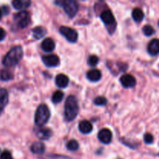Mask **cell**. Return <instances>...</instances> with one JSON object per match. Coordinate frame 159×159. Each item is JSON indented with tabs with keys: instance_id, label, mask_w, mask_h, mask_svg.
<instances>
[{
	"instance_id": "obj_25",
	"label": "cell",
	"mask_w": 159,
	"mask_h": 159,
	"mask_svg": "<svg viewBox=\"0 0 159 159\" xmlns=\"http://www.w3.org/2000/svg\"><path fill=\"white\" fill-rule=\"evenodd\" d=\"M79 143L75 140H71L67 144V148L69 151H77L79 149Z\"/></svg>"
},
{
	"instance_id": "obj_34",
	"label": "cell",
	"mask_w": 159,
	"mask_h": 159,
	"mask_svg": "<svg viewBox=\"0 0 159 159\" xmlns=\"http://www.w3.org/2000/svg\"><path fill=\"white\" fill-rule=\"evenodd\" d=\"M158 26H159V21H158Z\"/></svg>"
},
{
	"instance_id": "obj_18",
	"label": "cell",
	"mask_w": 159,
	"mask_h": 159,
	"mask_svg": "<svg viewBox=\"0 0 159 159\" xmlns=\"http://www.w3.org/2000/svg\"><path fill=\"white\" fill-rule=\"evenodd\" d=\"M12 4L16 9L21 10V9H24L29 7L31 4V2L30 0H15L12 2Z\"/></svg>"
},
{
	"instance_id": "obj_12",
	"label": "cell",
	"mask_w": 159,
	"mask_h": 159,
	"mask_svg": "<svg viewBox=\"0 0 159 159\" xmlns=\"http://www.w3.org/2000/svg\"><path fill=\"white\" fill-rule=\"evenodd\" d=\"M8 102H9V94L7 90L1 88L0 89V114L6 107Z\"/></svg>"
},
{
	"instance_id": "obj_19",
	"label": "cell",
	"mask_w": 159,
	"mask_h": 159,
	"mask_svg": "<svg viewBox=\"0 0 159 159\" xmlns=\"http://www.w3.org/2000/svg\"><path fill=\"white\" fill-rule=\"evenodd\" d=\"M31 152L34 154L41 155L45 151V145L41 142H35L32 144L30 148Z\"/></svg>"
},
{
	"instance_id": "obj_4",
	"label": "cell",
	"mask_w": 159,
	"mask_h": 159,
	"mask_svg": "<svg viewBox=\"0 0 159 159\" xmlns=\"http://www.w3.org/2000/svg\"><path fill=\"white\" fill-rule=\"evenodd\" d=\"M56 3L62 6L67 15L70 17H74L79 10V5L77 2L73 1V0H65L59 2H56Z\"/></svg>"
},
{
	"instance_id": "obj_11",
	"label": "cell",
	"mask_w": 159,
	"mask_h": 159,
	"mask_svg": "<svg viewBox=\"0 0 159 159\" xmlns=\"http://www.w3.org/2000/svg\"><path fill=\"white\" fill-rule=\"evenodd\" d=\"M148 51L152 56H156L159 54V39H153L148 46Z\"/></svg>"
},
{
	"instance_id": "obj_7",
	"label": "cell",
	"mask_w": 159,
	"mask_h": 159,
	"mask_svg": "<svg viewBox=\"0 0 159 159\" xmlns=\"http://www.w3.org/2000/svg\"><path fill=\"white\" fill-rule=\"evenodd\" d=\"M14 20L19 27L25 28L28 26L30 23V15L26 11H21L15 16Z\"/></svg>"
},
{
	"instance_id": "obj_9",
	"label": "cell",
	"mask_w": 159,
	"mask_h": 159,
	"mask_svg": "<svg viewBox=\"0 0 159 159\" xmlns=\"http://www.w3.org/2000/svg\"><path fill=\"white\" fill-rule=\"evenodd\" d=\"M112 138H113V134H112L111 130L107 128L102 129L98 134V138L103 144H110L112 141Z\"/></svg>"
},
{
	"instance_id": "obj_1",
	"label": "cell",
	"mask_w": 159,
	"mask_h": 159,
	"mask_svg": "<svg viewBox=\"0 0 159 159\" xmlns=\"http://www.w3.org/2000/svg\"><path fill=\"white\" fill-rule=\"evenodd\" d=\"M23 56V49L20 46H16L12 48L2 60V64L6 67L15 66L19 63Z\"/></svg>"
},
{
	"instance_id": "obj_17",
	"label": "cell",
	"mask_w": 159,
	"mask_h": 159,
	"mask_svg": "<svg viewBox=\"0 0 159 159\" xmlns=\"http://www.w3.org/2000/svg\"><path fill=\"white\" fill-rule=\"evenodd\" d=\"M93 124L88 120H82L79 123V129L82 134H89L93 130Z\"/></svg>"
},
{
	"instance_id": "obj_14",
	"label": "cell",
	"mask_w": 159,
	"mask_h": 159,
	"mask_svg": "<svg viewBox=\"0 0 159 159\" xmlns=\"http://www.w3.org/2000/svg\"><path fill=\"white\" fill-rule=\"evenodd\" d=\"M56 85L59 87V88H65L68 86V83H69V79L67 75L64 74H59L56 76L55 79Z\"/></svg>"
},
{
	"instance_id": "obj_20",
	"label": "cell",
	"mask_w": 159,
	"mask_h": 159,
	"mask_svg": "<svg viewBox=\"0 0 159 159\" xmlns=\"http://www.w3.org/2000/svg\"><path fill=\"white\" fill-rule=\"evenodd\" d=\"M46 33V30L43 26H37L33 30V36L37 40H40L42 37H44Z\"/></svg>"
},
{
	"instance_id": "obj_24",
	"label": "cell",
	"mask_w": 159,
	"mask_h": 159,
	"mask_svg": "<svg viewBox=\"0 0 159 159\" xmlns=\"http://www.w3.org/2000/svg\"><path fill=\"white\" fill-rule=\"evenodd\" d=\"M143 33L145 36L147 37H150V36H152L154 34H155V29L152 27L150 25H145V26L143 27Z\"/></svg>"
},
{
	"instance_id": "obj_33",
	"label": "cell",
	"mask_w": 159,
	"mask_h": 159,
	"mask_svg": "<svg viewBox=\"0 0 159 159\" xmlns=\"http://www.w3.org/2000/svg\"><path fill=\"white\" fill-rule=\"evenodd\" d=\"M2 11L0 9V20H1V18H2Z\"/></svg>"
},
{
	"instance_id": "obj_6",
	"label": "cell",
	"mask_w": 159,
	"mask_h": 159,
	"mask_svg": "<svg viewBox=\"0 0 159 159\" xmlns=\"http://www.w3.org/2000/svg\"><path fill=\"white\" fill-rule=\"evenodd\" d=\"M61 34L71 43H75L78 40V33L75 30L68 26H61L59 29Z\"/></svg>"
},
{
	"instance_id": "obj_29",
	"label": "cell",
	"mask_w": 159,
	"mask_h": 159,
	"mask_svg": "<svg viewBox=\"0 0 159 159\" xmlns=\"http://www.w3.org/2000/svg\"><path fill=\"white\" fill-rule=\"evenodd\" d=\"M0 159H13L9 151H4L0 155Z\"/></svg>"
},
{
	"instance_id": "obj_8",
	"label": "cell",
	"mask_w": 159,
	"mask_h": 159,
	"mask_svg": "<svg viewBox=\"0 0 159 159\" xmlns=\"http://www.w3.org/2000/svg\"><path fill=\"white\" fill-rule=\"evenodd\" d=\"M43 64L48 67H56L60 64V59L56 54H49L42 57Z\"/></svg>"
},
{
	"instance_id": "obj_16",
	"label": "cell",
	"mask_w": 159,
	"mask_h": 159,
	"mask_svg": "<svg viewBox=\"0 0 159 159\" xmlns=\"http://www.w3.org/2000/svg\"><path fill=\"white\" fill-rule=\"evenodd\" d=\"M102 78L101 71L98 69H91L87 72V79L91 82H98Z\"/></svg>"
},
{
	"instance_id": "obj_15",
	"label": "cell",
	"mask_w": 159,
	"mask_h": 159,
	"mask_svg": "<svg viewBox=\"0 0 159 159\" xmlns=\"http://www.w3.org/2000/svg\"><path fill=\"white\" fill-rule=\"evenodd\" d=\"M41 48L45 52H51L55 48V43L51 38H46L42 42Z\"/></svg>"
},
{
	"instance_id": "obj_32",
	"label": "cell",
	"mask_w": 159,
	"mask_h": 159,
	"mask_svg": "<svg viewBox=\"0 0 159 159\" xmlns=\"http://www.w3.org/2000/svg\"><path fill=\"white\" fill-rule=\"evenodd\" d=\"M3 10H4V13H6V14H7V13H9V8L7 7V6H4V7H3Z\"/></svg>"
},
{
	"instance_id": "obj_13",
	"label": "cell",
	"mask_w": 159,
	"mask_h": 159,
	"mask_svg": "<svg viewBox=\"0 0 159 159\" xmlns=\"http://www.w3.org/2000/svg\"><path fill=\"white\" fill-rule=\"evenodd\" d=\"M37 137L41 140H48L52 136V131L51 129L47 128V127H41L37 130Z\"/></svg>"
},
{
	"instance_id": "obj_2",
	"label": "cell",
	"mask_w": 159,
	"mask_h": 159,
	"mask_svg": "<svg viewBox=\"0 0 159 159\" xmlns=\"http://www.w3.org/2000/svg\"><path fill=\"white\" fill-rule=\"evenodd\" d=\"M79 104L78 100L74 96H70L67 98L65 105V117L67 121H71L77 116L79 113Z\"/></svg>"
},
{
	"instance_id": "obj_22",
	"label": "cell",
	"mask_w": 159,
	"mask_h": 159,
	"mask_svg": "<svg viewBox=\"0 0 159 159\" xmlns=\"http://www.w3.org/2000/svg\"><path fill=\"white\" fill-rule=\"evenodd\" d=\"M63 98H64V93H62L61 91H59V90H57V91L54 92V94H53L52 102H54V103L57 104V103H59V102H61L62 99H63Z\"/></svg>"
},
{
	"instance_id": "obj_27",
	"label": "cell",
	"mask_w": 159,
	"mask_h": 159,
	"mask_svg": "<svg viewBox=\"0 0 159 159\" xmlns=\"http://www.w3.org/2000/svg\"><path fill=\"white\" fill-rule=\"evenodd\" d=\"M99 62V57L96 55H91L88 59V64L90 66H96Z\"/></svg>"
},
{
	"instance_id": "obj_5",
	"label": "cell",
	"mask_w": 159,
	"mask_h": 159,
	"mask_svg": "<svg viewBox=\"0 0 159 159\" xmlns=\"http://www.w3.org/2000/svg\"><path fill=\"white\" fill-rule=\"evenodd\" d=\"M100 18L102 21L107 25V26H110V32H113L116 28V20H115L114 16L112 13V12L109 9H106L102 13L100 14Z\"/></svg>"
},
{
	"instance_id": "obj_3",
	"label": "cell",
	"mask_w": 159,
	"mask_h": 159,
	"mask_svg": "<svg viewBox=\"0 0 159 159\" xmlns=\"http://www.w3.org/2000/svg\"><path fill=\"white\" fill-rule=\"evenodd\" d=\"M50 116H51V113H50L48 107L45 104H41L37 107L36 110L34 122L39 127H42L49 120Z\"/></svg>"
},
{
	"instance_id": "obj_10",
	"label": "cell",
	"mask_w": 159,
	"mask_h": 159,
	"mask_svg": "<svg viewBox=\"0 0 159 159\" xmlns=\"http://www.w3.org/2000/svg\"><path fill=\"white\" fill-rule=\"evenodd\" d=\"M120 81V83L122 84L123 86L125 87V88H132V87L135 86L137 83L136 79L132 75L128 74L121 76Z\"/></svg>"
},
{
	"instance_id": "obj_23",
	"label": "cell",
	"mask_w": 159,
	"mask_h": 159,
	"mask_svg": "<svg viewBox=\"0 0 159 159\" xmlns=\"http://www.w3.org/2000/svg\"><path fill=\"white\" fill-rule=\"evenodd\" d=\"M12 79V75L8 69H3L0 71V79L2 81H9Z\"/></svg>"
},
{
	"instance_id": "obj_31",
	"label": "cell",
	"mask_w": 159,
	"mask_h": 159,
	"mask_svg": "<svg viewBox=\"0 0 159 159\" xmlns=\"http://www.w3.org/2000/svg\"><path fill=\"white\" fill-rule=\"evenodd\" d=\"M6 33L2 28H0V41H2V40H4V38L6 37Z\"/></svg>"
},
{
	"instance_id": "obj_30",
	"label": "cell",
	"mask_w": 159,
	"mask_h": 159,
	"mask_svg": "<svg viewBox=\"0 0 159 159\" xmlns=\"http://www.w3.org/2000/svg\"><path fill=\"white\" fill-rule=\"evenodd\" d=\"M47 159H71V158H68V157H66V156H64V155H52L47 157Z\"/></svg>"
},
{
	"instance_id": "obj_28",
	"label": "cell",
	"mask_w": 159,
	"mask_h": 159,
	"mask_svg": "<svg viewBox=\"0 0 159 159\" xmlns=\"http://www.w3.org/2000/svg\"><path fill=\"white\" fill-rule=\"evenodd\" d=\"M144 141L146 144H152L154 141L153 135H152V134H149V133L145 134L144 136Z\"/></svg>"
},
{
	"instance_id": "obj_26",
	"label": "cell",
	"mask_w": 159,
	"mask_h": 159,
	"mask_svg": "<svg viewBox=\"0 0 159 159\" xmlns=\"http://www.w3.org/2000/svg\"><path fill=\"white\" fill-rule=\"evenodd\" d=\"M94 103L97 106H105L107 103V100L103 96H98L94 99Z\"/></svg>"
},
{
	"instance_id": "obj_21",
	"label": "cell",
	"mask_w": 159,
	"mask_h": 159,
	"mask_svg": "<svg viewBox=\"0 0 159 159\" xmlns=\"http://www.w3.org/2000/svg\"><path fill=\"white\" fill-rule=\"evenodd\" d=\"M132 17H133L134 20L135 22L140 23L144 19V14L141 9H139V8H135V9H134L133 12H132Z\"/></svg>"
}]
</instances>
